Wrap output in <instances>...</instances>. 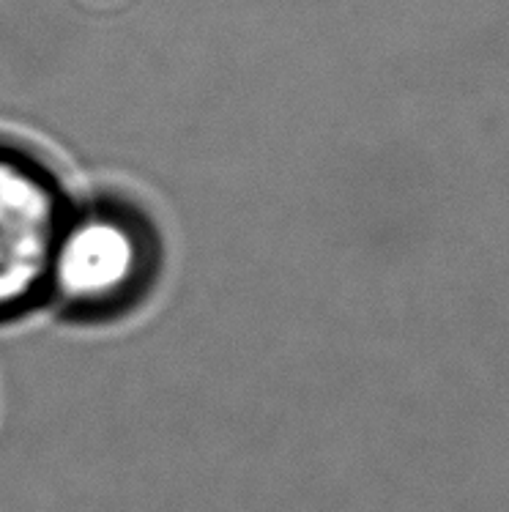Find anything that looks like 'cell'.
<instances>
[{
	"mask_svg": "<svg viewBox=\"0 0 509 512\" xmlns=\"http://www.w3.org/2000/svg\"><path fill=\"white\" fill-rule=\"evenodd\" d=\"M167 272L156 211L129 189L102 187L72 200L55 241L44 307L69 326H115L154 302Z\"/></svg>",
	"mask_w": 509,
	"mask_h": 512,
	"instance_id": "cell-1",
	"label": "cell"
},
{
	"mask_svg": "<svg viewBox=\"0 0 509 512\" xmlns=\"http://www.w3.org/2000/svg\"><path fill=\"white\" fill-rule=\"evenodd\" d=\"M72 200L39 148L0 135V326L44 307L52 250Z\"/></svg>",
	"mask_w": 509,
	"mask_h": 512,
	"instance_id": "cell-2",
	"label": "cell"
}]
</instances>
